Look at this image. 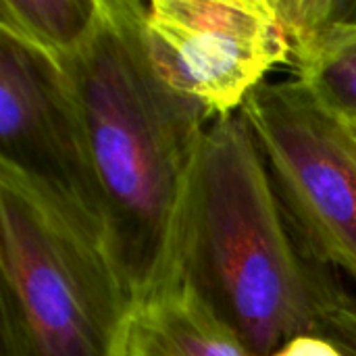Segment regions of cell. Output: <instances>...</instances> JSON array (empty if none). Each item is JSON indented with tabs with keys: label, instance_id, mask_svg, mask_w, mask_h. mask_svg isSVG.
I'll list each match as a JSON object with an SVG mask.
<instances>
[{
	"label": "cell",
	"instance_id": "6da1fadb",
	"mask_svg": "<svg viewBox=\"0 0 356 356\" xmlns=\"http://www.w3.org/2000/svg\"><path fill=\"white\" fill-rule=\"evenodd\" d=\"M146 4L102 0L88 44L63 67L83 121L104 248L136 305L173 280L186 186L213 123L159 73Z\"/></svg>",
	"mask_w": 356,
	"mask_h": 356
},
{
	"label": "cell",
	"instance_id": "7a4b0ae2",
	"mask_svg": "<svg viewBox=\"0 0 356 356\" xmlns=\"http://www.w3.org/2000/svg\"><path fill=\"white\" fill-rule=\"evenodd\" d=\"M173 280L252 356L321 336L332 309L348 298L340 275L296 236L242 113L213 121L202 138L179 209Z\"/></svg>",
	"mask_w": 356,
	"mask_h": 356
},
{
	"label": "cell",
	"instance_id": "3957f363",
	"mask_svg": "<svg viewBox=\"0 0 356 356\" xmlns=\"http://www.w3.org/2000/svg\"><path fill=\"white\" fill-rule=\"evenodd\" d=\"M0 305L29 356H125L136 302L104 244L0 167Z\"/></svg>",
	"mask_w": 356,
	"mask_h": 356
},
{
	"label": "cell",
	"instance_id": "277c9868",
	"mask_svg": "<svg viewBox=\"0 0 356 356\" xmlns=\"http://www.w3.org/2000/svg\"><path fill=\"white\" fill-rule=\"evenodd\" d=\"M240 113L302 246L356 286V144L346 123L294 77L265 81Z\"/></svg>",
	"mask_w": 356,
	"mask_h": 356
},
{
	"label": "cell",
	"instance_id": "5b68a950",
	"mask_svg": "<svg viewBox=\"0 0 356 356\" xmlns=\"http://www.w3.org/2000/svg\"><path fill=\"white\" fill-rule=\"evenodd\" d=\"M0 167L104 244L83 121L60 63L0 27Z\"/></svg>",
	"mask_w": 356,
	"mask_h": 356
},
{
	"label": "cell",
	"instance_id": "8992f818",
	"mask_svg": "<svg viewBox=\"0 0 356 356\" xmlns=\"http://www.w3.org/2000/svg\"><path fill=\"white\" fill-rule=\"evenodd\" d=\"M146 40L165 81L211 121L240 113L292 48L275 0H152Z\"/></svg>",
	"mask_w": 356,
	"mask_h": 356
},
{
	"label": "cell",
	"instance_id": "52a82bcc",
	"mask_svg": "<svg viewBox=\"0 0 356 356\" xmlns=\"http://www.w3.org/2000/svg\"><path fill=\"white\" fill-rule=\"evenodd\" d=\"M125 356H252L181 280L136 305Z\"/></svg>",
	"mask_w": 356,
	"mask_h": 356
},
{
	"label": "cell",
	"instance_id": "ba28073f",
	"mask_svg": "<svg viewBox=\"0 0 356 356\" xmlns=\"http://www.w3.org/2000/svg\"><path fill=\"white\" fill-rule=\"evenodd\" d=\"M100 8L102 0H0V27L65 65L92 38Z\"/></svg>",
	"mask_w": 356,
	"mask_h": 356
},
{
	"label": "cell",
	"instance_id": "9c48e42d",
	"mask_svg": "<svg viewBox=\"0 0 356 356\" xmlns=\"http://www.w3.org/2000/svg\"><path fill=\"white\" fill-rule=\"evenodd\" d=\"M294 79L342 123H356V21L315 38L292 60Z\"/></svg>",
	"mask_w": 356,
	"mask_h": 356
},
{
	"label": "cell",
	"instance_id": "30bf717a",
	"mask_svg": "<svg viewBox=\"0 0 356 356\" xmlns=\"http://www.w3.org/2000/svg\"><path fill=\"white\" fill-rule=\"evenodd\" d=\"M321 336L330 338L344 356H356V300H342L325 319Z\"/></svg>",
	"mask_w": 356,
	"mask_h": 356
},
{
	"label": "cell",
	"instance_id": "8fae6325",
	"mask_svg": "<svg viewBox=\"0 0 356 356\" xmlns=\"http://www.w3.org/2000/svg\"><path fill=\"white\" fill-rule=\"evenodd\" d=\"M0 356H29L21 325L4 305H0Z\"/></svg>",
	"mask_w": 356,
	"mask_h": 356
},
{
	"label": "cell",
	"instance_id": "7c38bea8",
	"mask_svg": "<svg viewBox=\"0 0 356 356\" xmlns=\"http://www.w3.org/2000/svg\"><path fill=\"white\" fill-rule=\"evenodd\" d=\"M273 356H344V353L325 336H300L290 340Z\"/></svg>",
	"mask_w": 356,
	"mask_h": 356
},
{
	"label": "cell",
	"instance_id": "4fadbf2b",
	"mask_svg": "<svg viewBox=\"0 0 356 356\" xmlns=\"http://www.w3.org/2000/svg\"><path fill=\"white\" fill-rule=\"evenodd\" d=\"M348 127V131H350V136H353V140H355L356 144V123H353V125H346Z\"/></svg>",
	"mask_w": 356,
	"mask_h": 356
}]
</instances>
